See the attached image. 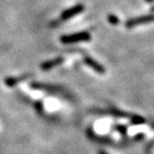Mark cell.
Listing matches in <instances>:
<instances>
[{"label": "cell", "instance_id": "cell-1", "mask_svg": "<svg viewBox=\"0 0 154 154\" xmlns=\"http://www.w3.org/2000/svg\"><path fill=\"white\" fill-rule=\"evenodd\" d=\"M91 38V34L88 32H80L73 34H67L63 35L60 40L63 44H72L78 43V42H84V41H90Z\"/></svg>", "mask_w": 154, "mask_h": 154}, {"label": "cell", "instance_id": "cell-2", "mask_svg": "<svg viewBox=\"0 0 154 154\" xmlns=\"http://www.w3.org/2000/svg\"><path fill=\"white\" fill-rule=\"evenodd\" d=\"M84 10V6L82 4H78L74 7H71L69 8L66 10H64L61 14L60 16V19L62 21H66V20H69L70 18L78 15V14L81 13L82 11Z\"/></svg>", "mask_w": 154, "mask_h": 154}, {"label": "cell", "instance_id": "cell-3", "mask_svg": "<svg viewBox=\"0 0 154 154\" xmlns=\"http://www.w3.org/2000/svg\"><path fill=\"white\" fill-rule=\"evenodd\" d=\"M151 21H154V15H144V16H140V17H137V18L128 20V21H125V25L127 28H132V27L137 26L139 24L151 22Z\"/></svg>", "mask_w": 154, "mask_h": 154}, {"label": "cell", "instance_id": "cell-4", "mask_svg": "<svg viewBox=\"0 0 154 154\" xmlns=\"http://www.w3.org/2000/svg\"><path fill=\"white\" fill-rule=\"evenodd\" d=\"M84 62H85L86 65L91 67L92 70H94L96 73L100 74H105V68L103 65H101L98 61L93 60L91 57H90V56H85V57H84Z\"/></svg>", "mask_w": 154, "mask_h": 154}, {"label": "cell", "instance_id": "cell-5", "mask_svg": "<svg viewBox=\"0 0 154 154\" xmlns=\"http://www.w3.org/2000/svg\"><path fill=\"white\" fill-rule=\"evenodd\" d=\"M64 61H65V59L63 57H57L55 59L43 62L41 64V68H42V70H44V71H49V70L62 64L64 62Z\"/></svg>", "mask_w": 154, "mask_h": 154}, {"label": "cell", "instance_id": "cell-6", "mask_svg": "<svg viewBox=\"0 0 154 154\" xmlns=\"http://www.w3.org/2000/svg\"><path fill=\"white\" fill-rule=\"evenodd\" d=\"M28 75H21L20 77H10V78H8L6 79L5 83H6V85L9 87H14L15 85H17L18 83L21 82V81H24L25 79H27Z\"/></svg>", "mask_w": 154, "mask_h": 154}, {"label": "cell", "instance_id": "cell-7", "mask_svg": "<svg viewBox=\"0 0 154 154\" xmlns=\"http://www.w3.org/2000/svg\"><path fill=\"white\" fill-rule=\"evenodd\" d=\"M131 119V123L132 124H143L146 123V120L140 116H137V115H132L130 117Z\"/></svg>", "mask_w": 154, "mask_h": 154}, {"label": "cell", "instance_id": "cell-8", "mask_svg": "<svg viewBox=\"0 0 154 154\" xmlns=\"http://www.w3.org/2000/svg\"><path fill=\"white\" fill-rule=\"evenodd\" d=\"M108 21H109L110 23H112V24H114V25L118 24V23L120 22L119 19H118L117 16H116V15H109V16H108Z\"/></svg>", "mask_w": 154, "mask_h": 154}, {"label": "cell", "instance_id": "cell-9", "mask_svg": "<svg viewBox=\"0 0 154 154\" xmlns=\"http://www.w3.org/2000/svg\"><path fill=\"white\" fill-rule=\"evenodd\" d=\"M116 128H117V130L120 131V132H122V133H125V132H127V127L122 126V125H119V126H116Z\"/></svg>", "mask_w": 154, "mask_h": 154}, {"label": "cell", "instance_id": "cell-10", "mask_svg": "<svg viewBox=\"0 0 154 154\" xmlns=\"http://www.w3.org/2000/svg\"><path fill=\"white\" fill-rule=\"evenodd\" d=\"M98 154H109V153H107L106 151H104V150H99V152H98Z\"/></svg>", "mask_w": 154, "mask_h": 154}, {"label": "cell", "instance_id": "cell-11", "mask_svg": "<svg viewBox=\"0 0 154 154\" xmlns=\"http://www.w3.org/2000/svg\"><path fill=\"white\" fill-rule=\"evenodd\" d=\"M145 1H147V2H153L154 0H145Z\"/></svg>", "mask_w": 154, "mask_h": 154}, {"label": "cell", "instance_id": "cell-12", "mask_svg": "<svg viewBox=\"0 0 154 154\" xmlns=\"http://www.w3.org/2000/svg\"><path fill=\"white\" fill-rule=\"evenodd\" d=\"M151 11H154V7H153V8H151Z\"/></svg>", "mask_w": 154, "mask_h": 154}]
</instances>
